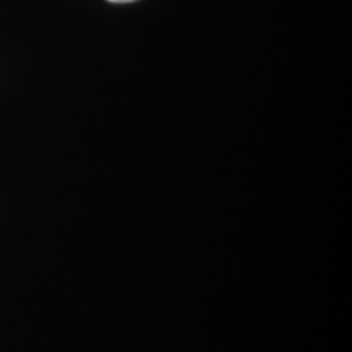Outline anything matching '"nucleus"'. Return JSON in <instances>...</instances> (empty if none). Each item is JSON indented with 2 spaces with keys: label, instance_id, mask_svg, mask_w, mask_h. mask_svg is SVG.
Instances as JSON below:
<instances>
[{
  "label": "nucleus",
  "instance_id": "nucleus-1",
  "mask_svg": "<svg viewBox=\"0 0 352 352\" xmlns=\"http://www.w3.org/2000/svg\"><path fill=\"white\" fill-rule=\"evenodd\" d=\"M111 3H127V2H134V0H108Z\"/></svg>",
  "mask_w": 352,
  "mask_h": 352
}]
</instances>
